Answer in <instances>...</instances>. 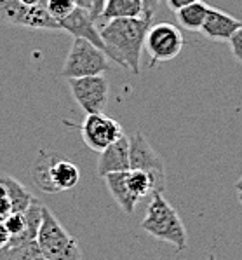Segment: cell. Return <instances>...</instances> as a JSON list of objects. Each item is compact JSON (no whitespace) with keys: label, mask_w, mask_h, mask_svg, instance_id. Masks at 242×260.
<instances>
[{"label":"cell","mask_w":242,"mask_h":260,"mask_svg":"<svg viewBox=\"0 0 242 260\" xmlns=\"http://www.w3.org/2000/svg\"><path fill=\"white\" fill-rule=\"evenodd\" d=\"M152 19L150 16L118 18L98 28L110 61L129 69L134 75L140 74L143 42L152 26Z\"/></svg>","instance_id":"6da1fadb"},{"label":"cell","mask_w":242,"mask_h":260,"mask_svg":"<svg viewBox=\"0 0 242 260\" xmlns=\"http://www.w3.org/2000/svg\"><path fill=\"white\" fill-rule=\"evenodd\" d=\"M140 227L152 238L173 245L178 251L186 248L188 236H186L183 222H181L180 215L176 213V210L171 206V203L160 192L152 194Z\"/></svg>","instance_id":"7a4b0ae2"},{"label":"cell","mask_w":242,"mask_h":260,"mask_svg":"<svg viewBox=\"0 0 242 260\" xmlns=\"http://www.w3.org/2000/svg\"><path fill=\"white\" fill-rule=\"evenodd\" d=\"M35 241L46 260H82L77 239L70 236L47 206H42V218Z\"/></svg>","instance_id":"3957f363"},{"label":"cell","mask_w":242,"mask_h":260,"mask_svg":"<svg viewBox=\"0 0 242 260\" xmlns=\"http://www.w3.org/2000/svg\"><path fill=\"white\" fill-rule=\"evenodd\" d=\"M31 178L41 190L47 194H58L73 189L80 180V171L71 161L61 159L47 150H41L31 166Z\"/></svg>","instance_id":"277c9868"},{"label":"cell","mask_w":242,"mask_h":260,"mask_svg":"<svg viewBox=\"0 0 242 260\" xmlns=\"http://www.w3.org/2000/svg\"><path fill=\"white\" fill-rule=\"evenodd\" d=\"M108 69L110 59L100 47H96L86 39L73 37L61 75L65 79L91 77V75H103Z\"/></svg>","instance_id":"5b68a950"},{"label":"cell","mask_w":242,"mask_h":260,"mask_svg":"<svg viewBox=\"0 0 242 260\" xmlns=\"http://www.w3.org/2000/svg\"><path fill=\"white\" fill-rule=\"evenodd\" d=\"M183 46L185 39L181 30L168 21L155 23V25L150 26L148 31H146L145 42H143V49L150 56V67L178 58Z\"/></svg>","instance_id":"8992f818"},{"label":"cell","mask_w":242,"mask_h":260,"mask_svg":"<svg viewBox=\"0 0 242 260\" xmlns=\"http://www.w3.org/2000/svg\"><path fill=\"white\" fill-rule=\"evenodd\" d=\"M0 19L9 26L61 31L56 19H53L47 13L46 2L25 6L18 0H0Z\"/></svg>","instance_id":"52a82bcc"},{"label":"cell","mask_w":242,"mask_h":260,"mask_svg":"<svg viewBox=\"0 0 242 260\" xmlns=\"http://www.w3.org/2000/svg\"><path fill=\"white\" fill-rule=\"evenodd\" d=\"M70 93L77 105L89 114H101L110 96V84L103 75L66 79Z\"/></svg>","instance_id":"ba28073f"},{"label":"cell","mask_w":242,"mask_h":260,"mask_svg":"<svg viewBox=\"0 0 242 260\" xmlns=\"http://www.w3.org/2000/svg\"><path fill=\"white\" fill-rule=\"evenodd\" d=\"M129 142V170H141L150 173L155 180L158 192L166 190V165L162 157L153 150L141 131H136Z\"/></svg>","instance_id":"9c48e42d"},{"label":"cell","mask_w":242,"mask_h":260,"mask_svg":"<svg viewBox=\"0 0 242 260\" xmlns=\"http://www.w3.org/2000/svg\"><path fill=\"white\" fill-rule=\"evenodd\" d=\"M86 145L94 152L105 150L108 145L124 137V129L115 119L101 114H89L80 127Z\"/></svg>","instance_id":"30bf717a"},{"label":"cell","mask_w":242,"mask_h":260,"mask_svg":"<svg viewBox=\"0 0 242 260\" xmlns=\"http://www.w3.org/2000/svg\"><path fill=\"white\" fill-rule=\"evenodd\" d=\"M42 203L35 198L26 211H13L2 220L11 234L9 246H19L25 245V243L35 241L42 218Z\"/></svg>","instance_id":"8fae6325"},{"label":"cell","mask_w":242,"mask_h":260,"mask_svg":"<svg viewBox=\"0 0 242 260\" xmlns=\"http://www.w3.org/2000/svg\"><path fill=\"white\" fill-rule=\"evenodd\" d=\"M58 25H59V30L61 31H68L71 37L86 39V41L94 44L96 47H100L103 53L106 54L100 30H98L96 23H94L93 18L89 16V11L80 9V7H75L66 18H63L61 21H58Z\"/></svg>","instance_id":"7c38bea8"},{"label":"cell","mask_w":242,"mask_h":260,"mask_svg":"<svg viewBox=\"0 0 242 260\" xmlns=\"http://www.w3.org/2000/svg\"><path fill=\"white\" fill-rule=\"evenodd\" d=\"M242 26V21L228 13L216 7H209L208 14L204 18V23L200 26V34L204 35L208 41L214 42H228V39L235 34Z\"/></svg>","instance_id":"4fadbf2b"},{"label":"cell","mask_w":242,"mask_h":260,"mask_svg":"<svg viewBox=\"0 0 242 260\" xmlns=\"http://www.w3.org/2000/svg\"><path fill=\"white\" fill-rule=\"evenodd\" d=\"M129 170V142L128 137L118 138L112 145L100 152L98 159V175L103 178L108 173H118V171Z\"/></svg>","instance_id":"5bb4252c"},{"label":"cell","mask_w":242,"mask_h":260,"mask_svg":"<svg viewBox=\"0 0 242 260\" xmlns=\"http://www.w3.org/2000/svg\"><path fill=\"white\" fill-rule=\"evenodd\" d=\"M126 177H128V171H118V173H108L103 177L105 180V185L108 192L112 194V198L115 199L120 210L124 213L131 215L134 210H136V205L140 203V199L134 198L131 194V190L128 189V182H126Z\"/></svg>","instance_id":"9a60e30c"},{"label":"cell","mask_w":242,"mask_h":260,"mask_svg":"<svg viewBox=\"0 0 242 260\" xmlns=\"http://www.w3.org/2000/svg\"><path fill=\"white\" fill-rule=\"evenodd\" d=\"M140 16H145L143 0H106L96 23L105 25V23L112 21V19L140 18Z\"/></svg>","instance_id":"2e32d148"},{"label":"cell","mask_w":242,"mask_h":260,"mask_svg":"<svg viewBox=\"0 0 242 260\" xmlns=\"http://www.w3.org/2000/svg\"><path fill=\"white\" fill-rule=\"evenodd\" d=\"M209 6L206 2H193L190 6L183 7V9L176 11V19H178V25H180L183 30L186 31H199L202 23H204V18L208 14Z\"/></svg>","instance_id":"e0dca14e"},{"label":"cell","mask_w":242,"mask_h":260,"mask_svg":"<svg viewBox=\"0 0 242 260\" xmlns=\"http://www.w3.org/2000/svg\"><path fill=\"white\" fill-rule=\"evenodd\" d=\"M0 182L6 187L7 196L11 199V205H13V211H26L28 206L33 201V196L30 194L28 190L25 189V185L18 182L14 177H9V175H0Z\"/></svg>","instance_id":"ac0fdd59"},{"label":"cell","mask_w":242,"mask_h":260,"mask_svg":"<svg viewBox=\"0 0 242 260\" xmlns=\"http://www.w3.org/2000/svg\"><path fill=\"white\" fill-rule=\"evenodd\" d=\"M126 182H128V189L131 190V194L138 199L146 198V196H152L153 192H158L155 180H153V177L150 173H146V171L128 170Z\"/></svg>","instance_id":"d6986e66"},{"label":"cell","mask_w":242,"mask_h":260,"mask_svg":"<svg viewBox=\"0 0 242 260\" xmlns=\"http://www.w3.org/2000/svg\"><path fill=\"white\" fill-rule=\"evenodd\" d=\"M75 7H77L75 0H46L47 13L56 21H61L63 18H66Z\"/></svg>","instance_id":"ffe728a7"},{"label":"cell","mask_w":242,"mask_h":260,"mask_svg":"<svg viewBox=\"0 0 242 260\" xmlns=\"http://www.w3.org/2000/svg\"><path fill=\"white\" fill-rule=\"evenodd\" d=\"M228 44H230V49H232V56L239 63H242V26L228 39Z\"/></svg>","instance_id":"44dd1931"},{"label":"cell","mask_w":242,"mask_h":260,"mask_svg":"<svg viewBox=\"0 0 242 260\" xmlns=\"http://www.w3.org/2000/svg\"><path fill=\"white\" fill-rule=\"evenodd\" d=\"M9 213H13V205H11V199L7 196L6 187L0 182V220H4Z\"/></svg>","instance_id":"7402d4cb"},{"label":"cell","mask_w":242,"mask_h":260,"mask_svg":"<svg viewBox=\"0 0 242 260\" xmlns=\"http://www.w3.org/2000/svg\"><path fill=\"white\" fill-rule=\"evenodd\" d=\"M105 2L106 0H93V4H91V9H89V16L93 18V21L96 23L98 18H100L103 7H105Z\"/></svg>","instance_id":"603a6c76"},{"label":"cell","mask_w":242,"mask_h":260,"mask_svg":"<svg viewBox=\"0 0 242 260\" xmlns=\"http://www.w3.org/2000/svg\"><path fill=\"white\" fill-rule=\"evenodd\" d=\"M193 2H199V0H166V4H168V7L171 11H180V9H183V7L186 6H190V4H193Z\"/></svg>","instance_id":"cb8c5ba5"},{"label":"cell","mask_w":242,"mask_h":260,"mask_svg":"<svg viewBox=\"0 0 242 260\" xmlns=\"http://www.w3.org/2000/svg\"><path fill=\"white\" fill-rule=\"evenodd\" d=\"M158 4H160V0H143V7H145V16H150V18H153L158 9Z\"/></svg>","instance_id":"d4e9b609"},{"label":"cell","mask_w":242,"mask_h":260,"mask_svg":"<svg viewBox=\"0 0 242 260\" xmlns=\"http://www.w3.org/2000/svg\"><path fill=\"white\" fill-rule=\"evenodd\" d=\"M9 243H11V234L7 231V227L4 225V222L0 220V250L9 246Z\"/></svg>","instance_id":"484cf974"},{"label":"cell","mask_w":242,"mask_h":260,"mask_svg":"<svg viewBox=\"0 0 242 260\" xmlns=\"http://www.w3.org/2000/svg\"><path fill=\"white\" fill-rule=\"evenodd\" d=\"M75 4H77V7H80V9L89 11L91 9V4H93V0H75Z\"/></svg>","instance_id":"4316f807"},{"label":"cell","mask_w":242,"mask_h":260,"mask_svg":"<svg viewBox=\"0 0 242 260\" xmlns=\"http://www.w3.org/2000/svg\"><path fill=\"white\" fill-rule=\"evenodd\" d=\"M0 260H18V258L9 257V255H6V253H4V251H0Z\"/></svg>","instance_id":"83f0119b"},{"label":"cell","mask_w":242,"mask_h":260,"mask_svg":"<svg viewBox=\"0 0 242 260\" xmlns=\"http://www.w3.org/2000/svg\"><path fill=\"white\" fill-rule=\"evenodd\" d=\"M239 201L242 203V190H239Z\"/></svg>","instance_id":"f1b7e54d"}]
</instances>
